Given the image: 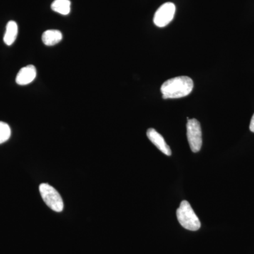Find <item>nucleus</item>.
Instances as JSON below:
<instances>
[{"instance_id":"f257e3e1","label":"nucleus","mask_w":254,"mask_h":254,"mask_svg":"<svg viewBox=\"0 0 254 254\" xmlns=\"http://www.w3.org/2000/svg\"><path fill=\"white\" fill-rule=\"evenodd\" d=\"M193 81L188 76H178L170 78L162 85L160 91L164 99L183 98L191 93Z\"/></svg>"},{"instance_id":"1a4fd4ad","label":"nucleus","mask_w":254,"mask_h":254,"mask_svg":"<svg viewBox=\"0 0 254 254\" xmlns=\"http://www.w3.org/2000/svg\"><path fill=\"white\" fill-rule=\"evenodd\" d=\"M18 35L17 23L14 21H10L6 25V32L4 36V42L7 46H11L16 41Z\"/></svg>"},{"instance_id":"9d476101","label":"nucleus","mask_w":254,"mask_h":254,"mask_svg":"<svg viewBox=\"0 0 254 254\" xmlns=\"http://www.w3.org/2000/svg\"><path fill=\"white\" fill-rule=\"evenodd\" d=\"M52 9L62 15H67L71 11V1L69 0H55L51 5Z\"/></svg>"},{"instance_id":"0eeeda50","label":"nucleus","mask_w":254,"mask_h":254,"mask_svg":"<svg viewBox=\"0 0 254 254\" xmlns=\"http://www.w3.org/2000/svg\"><path fill=\"white\" fill-rule=\"evenodd\" d=\"M36 68L33 65H28L20 69L16 78V82L18 85L25 86L34 81L36 77Z\"/></svg>"},{"instance_id":"423d86ee","label":"nucleus","mask_w":254,"mask_h":254,"mask_svg":"<svg viewBox=\"0 0 254 254\" xmlns=\"http://www.w3.org/2000/svg\"><path fill=\"white\" fill-rule=\"evenodd\" d=\"M147 136L150 141L153 143L164 154L170 156L172 155L171 149L167 144L163 136L158 133L154 128H150L147 131Z\"/></svg>"},{"instance_id":"7ed1b4c3","label":"nucleus","mask_w":254,"mask_h":254,"mask_svg":"<svg viewBox=\"0 0 254 254\" xmlns=\"http://www.w3.org/2000/svg\"><path fill=\"white\" fill-rule=\"evenodd\" d=\"M39 190L42 198L50 209L58 213L63 211L64 202L58 190L46 183L41 184Z\"/></svg>"},{"instance_id":"39448f33","label":"nucleus","mask_w":254,"mask_h":254,"mask_svg":"<svg viewBox=\"0 0 254 254\" xmlns=\"http://www.w3.org/2000/svg\"><path fill=\"white\" fill-rule=\"evenodd\" d=\"M176 11V6L172 2L165 3L155 12L153 22L158 27L163 28L173 21Z\"/></svg>"},{"instance_id":"f8f14e48","label":"nucleus","mask_w":254,"mask_h":254,"mask_svg":"<svg viewBox=\"0 0 254 254\" xmlns=\"http://www.w3.org/2000/svg\"><path fill=\"white\" fill-rule=\"evenodd\" d=\"M250 128L251 131L254 132V114L253 117H252V120H251Z\"/></svg>"},{"instance_id":"6e6552de","label":"nucleus","mask_w":254,"mask_h":254,"mask_svg":"<svg viewBox=\"0 0 254 254\" xmlns=\"http://www.w3.org/2000/svg\"><path fill=\"white\" fill-rule=\"evenodd\" d=\"M63 40V33L58 30H48L43 33L42 41L46 46H53Z\"/></svg>"},{"instance_id":"20e7f679","label":"nucleus","mask_w":254,"mask_h":254,"mask_svg":"<svg viewBox=\"0 0 254 254\" xmlns=\"http://www.w3.org/2000/svg\"><path fill=\"white\" fill-rule=\"evenodd\" d=\"M188 119L187 134L190 150L198 153L202 146V131L199 122L195 119Z\"/></svg>"},{"instance_id":"f03ea898","label":"nucleus","mask_w":254,"mask_h":254,"mask_svg":"<svg viewBox=\"0 0 254 254\" xmlns=\"http://www.w3.org/2000/svg\"><path fill=\"white\" fill-rule=\"evenodd\" d=\"M177 220L184 228L190 231H196L200 227L199 219L187 200H182L177 210Z\"/></svg>"},{"instance_id":"9b49d317","label":"nucleus","mask_w":254,"mask_h":254,"mask_svg":"<svg viewBox=\"0 0 254 254\" xmlns=\"http://www.w3.org/2000/svg\"><path fill=\"white\" fill-rule=\"evenodd\" d=\"M11 136V128L6 123L0 122V144L9 139Z\"/></svg>"}]
</instances>
